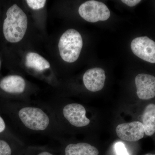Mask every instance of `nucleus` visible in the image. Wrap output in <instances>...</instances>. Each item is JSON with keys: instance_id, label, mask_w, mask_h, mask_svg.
<instances>
[{"instance_id": "nucleus-17", "label": "nucleus", "mask_w": 155, "mask_h": 155, "mask_svg": "<svg viewBox=\"0 0 155 155\" xmlns=\"http://www.w3.org/2000/svg\"><path fill=\"white\" fill-rule=\"evenodd\" d=\"M115 150L117 155H129L125 146L122 143H116L115 145Z\"/></svg>"}, {"instance_id": "nucleus-8", "label": "nucleus", "mask_w": 155, "mask_h": 155, "mask_svg": "<svg viewBox=\"0 0 155 155\" xmlns=\"http://www.w3.org/2000/svg\"><path fill=\"white\" fill-rule=\"evenodd\" d=\"M137 94L139 98L148 100L155 97V77L147 74H140L135 78Z\"/></svg>"}, {"instance_id": "nucleus-21", "label": "nucleus", "mask_w": 155, "mask_h": 155, "mask_svg": "<svg viewBox=\"0 0 155 155\" xmlns=\"http://www.w3.org/2000/svg\"><path fill=\"white\" fill-rule=\"evenodd\" d=\"M0 67H1V61H0Z\"/></svg>"}, {"instance_id": "nucleus-3", "label": "nucleus", "mask_w": 155, "mask_h": 155, "mask_svg": "<svg viewBox=\"0 0 155 155\" xmlns=\"http://www.w3.org/2000/svg\"><path fill=\"white\" fill-rule=\"evenodd\" d=\"M83 47V40L80 33L74 29L66 31L60 38L58 43L62 59L67 63L77 61Z\"/></svg>"}, {"instance_id": "nucleus-5", "label": "nucleus", "mask_w": 155, "mask_h": 155, "mask_svg": "<svg viewBox=\"0 0 155 155\" xmlns=\"http://www.w3.org/2000/svg\"><path fill=\"white\" fill-rule=\"evenodd\" d=\"M134 55L143 61L155 64V42L147 36L139 37L130 44Z\"/></svg>"}, {"instance_id": "nucleus-1", "label": "nucleus", "mask_w": 155, "mask_h": 155, "mask_svg": "<svg viewBox=\"0 0 155 155\" xmlns=\"http://www.w3.org/2000/svg\"><path fill=\"white\" fill-rule=\"evenodd\" d=\"M3 24L4 36L9 42H19L23 38L27 30V16L16 4L8 9Z\"/></svg>"}, {"instance_id": "nucleus-12", "label": "nucleus", "mask_w": 155, "mask_h": 155, "mask_svg": "<svg viewBox=\"0 0 155 155\" xmlns=\"http://www.w3.org/2000/svg\"><path fill=\"white\" fill-rule=\"evenodd\" d=\"M145 134L151 136L155 133V104H150L145 108L142 115Z\"/></svg>"}, {"instance_id": "nucleus-13", "label": "nucleus", "mask_w": 155, "mask_h": 155, "mask_svg": "<svg viewBox=\"0 0 155 155\" xmlns=\"http://www.w3.org/2000/svg\"><path fill=\"white\" fill-rule=\"evenodd\" d=\"M25 65L28 68H33L38 71L49 69L50 64L45 58L37 53L28 52L25 58Z\"/></svg>"}, {"instance_id": "nucleus-7", "label": "nucleus", "mask_w": 155, "mask_h": 155, "mask_svg": "<svg viewBox=\"0 0 155 155\" xmlns=\"http://www.w3.org/2000/svg\"><path fill=\"white\" fill-rule=\"evenodd\" d=\"M116 131L121 139L129 142L138 141L143 138L145 134L143 124L139 121L119 124Z\"/></svg>"}, {"instance_id": "nucleus-10", "label": "nucleus", "mask_w": 155, "mask_h": 155, "mask_svg": "<svg viewBox=\"0 0 155 155\" xmlns=\"http://www.w3.org/2000/svg\"><path fill=\"white\" fill-rule=\"evenodd\" d=\"M26 82L19 75H11L3 78L0 81V88L10 94H20L25 91Z\"/></svg>"}, {"instance_id": "nucleus-4", "label": "nucleus", "mask_w": 155, "mask_h": 155, "mask_svg": "<svg viewBox=\"0 0 155 155\" xmlns=\"http://www.w3.org/2000/svg\"><path fill=\"white\" fill-rule=\"evenodd\" d=\"M78 13L81 17L88 22L106 21L110 16V12L104 3L91 0L83 3L79 7Z\"/></svg>"}, {"instance_id": "nucleus-20", "label": "nucleus", "mask_w": 155, "mask_h": 155, "mask_svg": "<svg viewBox=\"0 0 155 155\" xmlns=\"http://www.w3.org/2000/svg\"><path fill=\"white\" fill-rule=\"evenodd\" d=\"M143 155H155V154L153 153H147L146 154H144Z\"/></svg>"}, {"instance_id": "nucleus-14", "label": "nucleus", "mask_w": 155, "mask_h": 155, "mask_svg": "<svg viewBox=\"0 0 155 155\" xmlns=\"http://www.w3.org/2000/svg\"><path fill=\"white\" fill-rule=\"evenodd\" d=\"M25 151L15 150L8 142L0 139V155H23Z\"/></svg>"}, {"instance_id": "nucleus-18", "label": "nucleus", "mask_w": 155, "mask_h": 155, "mask_svg": "<svg viewBox=\"0 0 155 155\" xmlns=\"http://www.w3.org/2000/svg\"><path fill=\"white\" fill-rule=\"evenodd\" d=\"M122 2L129 7H134L141 2L140 0H122Z\"/></svg>"}, {"instance_id": "nucleus-6", "label": "nucleus", "mask_w": 155, "mask_h": 155, "mask_svg": "<svg viewBox=\"0 0 155 155\" xmlns=\"http://www.w3.org/2000/svg\"><path fill=\"white\" fill-rule=\"evenodd\" d=\"M62 114L64 118L75 127H85L90 123L86 116V109L80 104L72 103L66 105L63 108Z\"/></svg>"}, {"instance_id": "nucleus-9", "label": "nucleus", "mask_w": 155, "mask_h": 155, "mask_svg": "<svg viewBox=\"0 0 155 155\" xmlns=\"http://www.w3.org/2000/svg\"><path fill=\"white\" fill-rule=\"evenodd\" d=\"M105 73L100 68H92L84 74L83 81L87 89L91 92H97L102 89L104 86Z\"/></svg>"}, {"instance_id": "nucleus-15", "label": "nucleus", "mask_w": 155, "mask_h": 155, "mask_svg": "<svg viewBox=\"0 0 155 155\" xmlns=\"http://www.w3.org/2000/svg\"><path fill=\"white\" fill-rule=\"evenodd\" d=\"M23 155H59L53 151L44 148L29 147L26 148Z\"/></svg>"}, {"instance_id": "nucleus-2", "label": "nucleus", "mask_w": 155, "mask_h": 155, "mask_svg": "<svg viewBox=\"0 0 155 155\" xmlns=\"http://www.w3.org/2000/svg\"><path fill=\"white\" fill-rule=\"evenodd\" d=\"M18 117L26 128L36 132H44L51 125L48 114L38 107L23 106L18 110Z\"/></svg>"}, {"instance_id": "nucleus-11", "label": "nucleus", "mask_w": 155, "mask_h": 155, "mask_svg": "<svg viewBox=\"0 0 155 155\" xmlns=\"http://www.w3.org/2000/svg\"><path fill=\"white\" fill-rule=\"evenodd\" d=\"M99 152L95 147L87 143H71L67 145L60 155H98Z\"/></svg>"}, {"instance_id": "nucleus-16", "label": "nucleus", "mask_w": 155, "mask_h": 155, "mask_svg": "<svg viewBox=\"0 0 155 155\" xmlns=\"http://www.w3.org/2000/svg\"><path fill=\"white\" fill-rule=\"evenodd\" d=\"M26 3L33 10H38L43 8L46 3L45 0H27Z\"/></svg>"}, {"instance_id": "nucleus-19", "label": "nucleus", "mask_w": 155, "mask_h": 155, "mask_svg": "<svg viewBox=\"0 0 155 155\" xmlns=\"http://www.w3.org/2000/svg\"><path fill=\"white\" fill-rule=\"evenodd\" d=\"M6 128V125L5 120L2 117L0 116V134L3 133Z\"/></svg>"}]
</instances>
